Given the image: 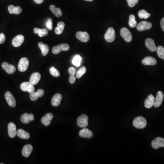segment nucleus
Here are the masks:
<instances>
[{
  "instance_id": "1",
  "label": "nucleus",
  "mask_w": 164,
  "mask_h": 164,
  "mask_svg": "<svg viewBox=\"0 0 164 164\" xmlns=\"http://www.w3.org/2000/svg\"><path fill=\"white\" fill-rule=\"evenodd\" d=\"M133 125L137 129H144L147 125V121L143 117L139 116L134 119Z\"/></svg>"
},
{
  "instance_id": "2",
  "label": "nucleus",
  "mask_w": 164,
  "mask_h": 164,
  "mask_svg": "<svg viewBox=\"0 0 164 164\" xmlns=\"http://www.w3.org/2000/svg\"><path fill=\"white\" fill-rule=\"evenodd\" d=\"M104 39L108 43H112L115 39V32L112 27H109L104 35Z\"/></svg>"
},
{
  "instance_id": "3",
  "label": "nucleus",
  "mask_w": 164,
  "mask_h": 164,
  "mask_svg": "<svg viewBox=\"0 0 164 164\" xmlns=\"http://www.w3.org/2000/svg\"><path fill=\"white\" fill-rule=\"evenodd\" d=\"M29 65V62L28 59L26 57H23L20 59L18 65V69L19 70L20 72H25L28 69Z\"/></svg>"
},
{
  "instance_id": "4",
  "label": "nucleus",
  "mask_w": 164,
  "mask_h": 164,
  "mask_svg": "<svg viewBox=\"0 0 164 164\" xmlns=\"http://www.w3.org/2000/svg\"><path fill=\"white\" fill-rule=\"evenodd\" d=\"M69 45L66 43H62L53 47L52 49L53 53L55 54H58L61 51H67L69 49Z\"/></svg>"
},
{
  "instance_id": "5",
  "label": "nucleus",
  "mask_w": 164,
  "mask_h": 164,
  "mask_svg": "<svg viewBox=\"0 0 164 164\" xmlns=\"http://www.w3.org/2000/svg\"><path fill=\"white\" fill-rule=\"evenodd\" d=\"M120 33L122 37L124 39L126 42L129 43L132 41V34L129 30V29L125 27H123L121 29Z\"/></svg>"
},
{
  "instance_id": "6",
  "label": "nucleus",
  "mask_w": 164,
  "mask_h": 164,
  "mask_svg": "<svg viewBox=\"0 0 164 164\" xmlns=\"http://www.w3.org/2000/svg\"><path fill=\"white\" fill-rule=\"evenodd\" d=\"M88 117L85 114H82L77 119V125L80 128H86L88 125Z\"/></svg>"
},
{
  "instance_id": "7",
  "label": "nucleus",
  "mask_w": 164,
  "mask_h": 164,
  "mask_svg": "<svg viewBox=\"0 0 164 164\" xmlns=\"http://www.w3.org/2000/svg\"><path fill=\"white\" fill-rule=\"evenodd\" d=\"M5 97L6 102L10 107L13 108L16 106L17 102H16V100L10 92H6L5 95Z\"/></svg>"
},
{
  "instance_id": "8",
  "label": "nucleus",
  "mask_w": 164,
  "mask_h": 164,
  "mask_svg": "<svg viewBox=\"0 0 164 164\" xmlns=\"http://www.w3.org/2000/svg\"><path fill=\"white\" fill-rule=\"evenodd\" d=\"M21 90L24 92H27L29 93H31L34 91L35 88L34 85L30 82H23L21 84L20 86Z\"/></svg>"
},
{
  "instance_id": "9",
  "label": "nucleus",
  "mask_w": 164,
  "mask_h": 164,
  "mask_svg": "<svg viewBox=\"0 0 164 164\" xmlns=\"http://www.w3.org/2000/svg\"><path fill=\"white\" fill-rule=\"evenodd\" d=\"M152 146L155 149H158L160 148L164 147V139L161 137H158L153 140L151 143Z\"/></svg>"
},
{
  "instance_id": "10",
  "label": "nucleus",
  "mask_w": 164,
  "mask_h": 164,
  "mask_svg": "<svg viewBox=\"0 0 164 164\" xmlns=\"http://www.w3.org/2000/svg\"><path fill=\"white\" fill-rule=\"evenodd\" d=\"M152 24L151 22H146V21H143L139 23L137 26V29L139 31H143L144 30H148L151 29L152 27Z\"/></svg>"
},
{
  "instance_id": "11",
  "label": "nucleus",
  "mask_w": 164,
  "mask_h": 164,
  "mask_svg": "<svg viewBox=\"0 0 164 164\" xmlns=\"http://www.w3.org/2000/svg\"><path fill=\"white\" fill-rule=\"evenodd\" d=\"M76 36L78 39L84 43L88 42L90 39L88 33L85 32H78L76 33Z\"/></svg>"
},
{
  "instance_id": "12",
  "label": "nucleus",
  "mask_w": 164,
  "mask_h": 164,
  "mask_svg": "<svg viewBox=\"0 0 164 164\" xmlns=\"http://www.w3.org/2000/svg\"><path fill=\"white\" fill-rule=\"evenodd\" d=\"M8 133L9 137L12 138H13L17 135V127L13 123L11 122L8 124Z\"/></svg>"
},
{
  "instance_id": "13",
  "label": "nucleus",
  "mask_w": 164,
  "mask_h": 164,
  "mask_svg": "<svg viewBox=\"0 0 164 164\" xmlns=\"http://www.w3.org/2000/svg\"><path fill=\"white\" fill-rule=\"evenodd\" d=\"M1 67L2 69L5 70L7 74H13L16 70V68L15 66L9 64L6 62H3Z\"/></svg>"
},
{
  "instance_id": "14",
  "label": "nucleus",
  "mask_w": 164,
  "mask_h": 164,
  "mask_svg": "<svg viewBox=\"0 0 164 164\" xmlns=\"http://www.w3.org/2000/svg\"><path fill=\"white\" fill-rule=\"evenodd\" d=\"M24 41V36L22 35H18L14 38L12 42V44L14 47L17 48L21 46V45L23 43Z\"/></svg>"
},
{
  "instance_id": "15",
  "label": "nucleus",
  "mask_w": 164,
  "mask_h": 164,
  "mask_svg": "<svg viewBox=\"0 0 164 164\" xmlns=\"http://www.w3.org/2000/svg\"><path fill=\"white\" fill-rule=\"evenodd\" d=\"M145 44L148 49L152 52H155L156 50V47L154 41L151 39H147L145 41Z\"/></svg>"
},
{
  "instance_id": "16",
  "label": "nucleus",
  "mask_w": 164,
  "mask_h": 164,
  "mask_svg": "<svg viewBox=\"0 0 164 164\" xmlns=\"http://www.w3.org/2000/svg\"><path fill=\"white\" fill-rule=\"evenodd\" d=\"M53 114L50 113L47 114L42 118L41 119V122L45 126H48L50 125L51 121L53 120Z\"/></svg>"
},
{
  "instance_id": "17",
  "label": "nucleus",
  "mask_w": 164,
  "mask_h": 164,
  "mask_svg": "<svg viewBox=\"0 0 164 164\" xmlns=\"http://www.w3.org/2000/svg\"><path fill=\"white\" fill-rule=\"evenodd\" d=\"M79 135L82 138H91L93 136L92 132L87 128H83L79 131Z\"/></svg>"
},
{
  "instance_id": "18",
  "label": "nucleus",
  "mask_w": 164,
  "mask_h": 164,
  "mask_svg": "<svg viewBox=\"0 0 164 164\" xmlns=\"http://www.w3.org/2000/svg\"><path fill=\"white\" fill-rule=\"evenodd\" d=\"M163 99H164V95H163V93L161 91L158 92L156 95V100H155L154 107L155 108H158V107H160L163 102Z\"/></svg>"
},
{
  "instance_id": "19",
  "label": "nucleus",
  "mask_w": 164,
  "mask_h": 164,
  "mask_svg": "<svg viewBox=\"0 0 164 164\" xmlns=\"http://www.w3.org/2000/svg\"><path fill=\"white\" fill-rule=\"evenodd\" d=\"M33 150V147L30 144H26L22 150V154L25 157H29Z\"/></svg>"
},
{
  "instance_id": "20",
  "label": "nucleus",
  "mask_w": 164,
  "mask_h": 164,
  "mask_svg": "<svg viewBox=\"0 0 164 164\" xmlns=\"http://www.w3.org/2000/svg\"><path fill=\"white\" fill-rule=\"evenodd\" d=\"M62 100V96L61 94H56L52 98L51 104L53 106L57 107L60 105Z\"/></svg>"
},
{
  "instance_id": "21",
  "label": "nucleus",
  "mask_w": 164,
  "mask_h": 164,
  "mask_svg": "<svg viewBox=\"0 0 164 164\" xmlns=\"http://www.w3.org/2000/svg\"><path fill=\"white\" fill-rule=\"evenodd\" d=\"M41 74L38 72L34 73L32 74L31 76L29 82L33 84V85H35L38 84L39 81L41 79Z\"/></svg>"
},
{
  "instance_id": "22",
  "label": "nucleus",
  "mask_w": 164,
  "mask_h": 164,
  "mask_svg": "<svg viewBox=\"0 0 164 164\" xmlns=\"http://www.w3.org/2000/svg\"><path fill=\"white\" fill-rule=\"evenodd\" d=\"M155 99L154 96L150 95L148 97L144 102V106L147 109H150L154 106L155 104Z\"/></svg>"
},
{
  "instance_id": "23",
  "label": "nucleus",
  "mask_w": 164,
  "mask_h": 164,
  "mask_svg": "<svg viewBox=\"0 0 164 164\" xmlns=\"http://www.w3.org/2000/svg\"><path fill=\"white\" fill-rule=\"evenodd\" d=\"M142 62L144 65H155L157 63V61L154 57H146L142 61Z\"/></svg>"
},
{
  "instance_id": "24",
  "label": "nucleus",
  "mask_w": 164,
  "mask_h": 164,
  "mask_svg": "<svg viewBox=\"0 0 164 164\" xmlns=\"http://www.w3.org/2000/svg\"><path fill=\"white\" fill-rule=\"evenodd\" d=\"M8 10L10 13L16 15L19 14L22 12V9L20 6H18L16 7L13 5H10L8 7Z\"/></svg>"
},
{
  "instance_id": "25",
  "label": "nucleus",
  "mask_w": 164,
  "mask_h": 164,
  "mask_svg": "<svg viewBox=\"0 0 164 164\" xmlns=\"http://www.w3.org/2000/svg\"><path fill=\"white\" fill-rule=\"evenodd\" d=\"M39 47L40 49L42 51V55L43 56H46V55L48 54L49 51V46L48 45L43 44V42H40L39 43Z\"/></svg>"
},
{
  "instance_id": "26",
  "label": "nucleus",
  "mask_w": 164,
  "mask_h": 164,
  "mask_svg": "<svg viewBox=\"0 0 164 164\" xmlns=\"http://www.w3.org/2000/svg\"><path fill=\"white\" fill-rule=\"evenodd\" d=\"M17 135L22 139H27L30 138V135L28 132L22 129H19L17 130Z\"/></svg>"
},
{
  "instance_id": "27",
  "label": "nucleus",
  "mask_w": 164,
  "mask_h": 164,
  "mask_svg": "<svg viewBox=\"0 0 164 164\" xmlns=\"http://www.w3.org/2000/svg\"><path fill=\"white\" fill-rule=\"evenodd\" d=\"M49 9L52 11L53 14L57 17H60L62 15V12L59 8H56V6L53 5L50 6Z\"/></svg>"
},
{
  "instance_id": "28",
  "label": "nucleus",
  "mask_w": 164,
  "mask_h": 164,
  "mask_svg": "<svg viewBox=\"0 0 164 164\" xmlns=\"http://www.w3.org/2000/svg\"><path fill=\"white\" fill-rule=\"evenodd\" d=\"M65 24L63 22H59L57 24V27L55 29V32L57 35H60L63 32L64 29Z\"/></svg>"
},
{
  "instance_id": "29",
  "label": "nucleus",
  "mask_w": 164,
  "mask_h": 164,
  "mask_svg": "<svg viewBox=\"0 0 164 164\" xmlns=\"http://www.w3.org/2000/svg\"><path fill=\"white\" fill-rule=\"evenodd\" d=\"M34 32L35 34H38L41 38L46 36L48 34V30L46 29H40L39 28H35L34 29Z\"/></svg>"
},
{
  "instance_id": "30",
  "label": "nucleus",
  "mask_w": 164,
  "mask_h": 164,
  "mask_svg": "<svg viewBox=\"0 0 164 164\" xmlns=\"http://www.w3.org/2000/svg\"><path fill=\"white\" fill-rule=\"evenodd\" d=\"M82 58L80 55H77L74 57L72 60V63L75 66L79 67L81 65Z\"/></svg>"
},
{
  "instance_id": "31",
  "label": "nucleus",
  "mask_w": 164,
  "mask_h": 164,
  "mask_svg": "<svg viewBox=\"0 0 164 164\" xmlns=\"http://www.w3.org/2000/svg\"><path fill=\"white\" fill-rule=\"evenodd\" d=\"M138 16L141 19H142V18L147 19L149 18H150V16H151V14L148 13L144 10H141L139 12Z\"/></svg>"
},
{
  "instance_id": "32",
  "label": "nucleus",
  "mask_w": 164,
  "mask_h": 164,
  "mask_svg": "<svg viewBox=\"0 0 164 164\" xmlns=\"http://www.w3.org/2000/svg\"><path fill=\"white\" fill-rule=\"evenodd\" d=\"M129 25L130 27H135L137 25V22L135 20V18L134 15L131 14L129 18Z\"/></svg>"
},
{
  "instance_id": "33",
  "label": "nucleus",
  "mask_w": 164,
  "mask_h": 164,
  "mask_svg": "<svg viewBox=\"0 0 164 164\" xmlns=\"http://www.w3.org/2000/svg\"><path fill=\"white\" fill-rule=\"evenodd\" d=\"M21 121L24 124H27L31 122L29 116V114L25 113L22 114L21 117Z\"/></svg>"
},
{
  "instance_id": "34",
  "label": "nucleus",
  "mask_w": 164,
  "mask_h": 164,
  "mask_svg": "<svg viewBox=\"0 0 164 164\" xmlns=\"http://www.w3.org/2000/svg\"><path fill=\"white\" fill-rule=\"evenodd\" d=\"M157 55L160 58L164 60V48L162 46H159L156 48Z\"/></svg>"
},
{
  "instance_id": "35",
  "label": "nucleus",
  "mask_w": 164,
  "mask_h": 164,
  "mask_svg": "<svg viewBox=\"0 0 164 164\" xmlns=\"http://www.w3.org/2000/svg\"><path fill=\"white\" fill-rule=\"evenodd\" d=\"M86 72V68L85 67H82L76 73V77L78 78H80Z\"/></svg>"
},
{
  "instance_id": "36",
  "label": "nucleus",
  "mask_w": 164,
  "mask_h": 164,
  "mask_svg": "<svg viewBox=\"0 0 164 164\" xmlns=\"http://www.w3.org/2000/svg\"><path fill=\"white\" fill-rule=\"evenodd\" d=\"M50 73L53 76L55 77H58L60 75L59 71L54 67H52L50 68Z\"/></svg>"
},
{
  "instance_id": "37",
  "label": "nucleus",
  "mask_w": 164,
  "mask_h": 164,
  "mask_svg": "<svg viewBox=\"0 0 164 164\" xmlns=\"http://www.w3.org/2000/svg\"><path fill=\"white\" fill-rule=\"evenodd\" d=\"M39 98H40L39 95H38L37 92L33 91L30 93V99H31L32 101H36V100H38Z\"/></svg>"
},
{
  "instance_id": "38",
  "label": "nucleus",
  "mask_w": 164,
  "mask_h": 164,
  "mask_svg": "<svg viewBox=\"0 0 164 164\" xmlns=\"http://www.w3.org/2000/svg\"><path fill=\"white\" fill-rule=\"evenodd\" d=\"M46 27L49 30H52L53 29V22H52V19H51V18L48 19L47 23H46Z\"/></svg>"
},
{
  "instance_id": "39",
  "label": "nucleus",
  "mask_w": 164,
  "mask_h": 164,
  "mask_svg": "<svg viewBox=\"0 0 164 164\" xmlns=\"http://www.w3.org/2000/svg\"><path fill=\"white\" fill-rule=\"evenodd\" d=\"M130 7H134L138 2L139 0H126Z\"/></svg>"
},
{
  "instance_id": "40",
  "label": "nucleus",
  "mask_w": 164,
  "mask_h": 164,
  "mask_svg": "<svg viewBox=\"0 0 164 164\" xmlns=\"http://www.w3.org/2000/svg\"><path fill=\"white\" fill-rule=\"evenodd\" d=\"M69 73L71 75H74L76 74V69L73 67H70L69 69Z\"/></svg>"
},
{
  "instance_id": "41",
  "label": "nucleus",
  "mask_w": 164,
  "mask_h": 164,
  "mask_svg": "<svg viewBox=\"0 0 164 164\" xmlns=\"http://www.w3.org/2000/svg\"><path fill=\"white\" fill-rule=\"evenodd\" d=\"M6 36L2 33H0V44L3 43L5 42Z\"/></svg>"
},
{
  "instance_id": "42",
  "label": "nucleus",
  "mask_w": 164,
  "mask_h": 164,
  "mask_svg": "<svg viewBox=\"0 0 164 164\" xmlns=\"http://www.w3.org/2000/svg\"><path fill=\"white\" fill-rule=\"evenodd\" d=\"M76 80V77L74 75H70L69 77V82L71 84H74Z\"/></svg>"
},
{
  "instance_id": "43",
  "label": "nucleus",
  "mask_w": 164,
  "mask_h": 164,
  "mask_svg": "<svg viewBox=\"0 0 164 164\" xmlns=\"http://www.w3.org/2000/svg\"><path fill=\"white\" fill-rule=\"evenodd\" d=\"M37 93H38V95H39V96L40 98V97H42L44 95V91L42 89H39L38 90V91H36Z\"/></svg>"
},
{
  "instance_id": "44",
  "label": "nucleus",
  "mask_w": 164,
  "mask_h": 164,
  "mask_svg": "<svg viewBox=\"0 0 164 164\" xmlns=\"http://www.w3.org/2000/svg\"><path fill=\"white\" fill-rule=\"evenodd\" d=\"M160 26H161V28L164 32V18H163L161 19V22H160Z\"/></svg>"
},
{
  "instance_id": "45",
  "label": "nucleus",
  "mask_w": 164,
  "mask_h": 164,
  "mask_svg": "<svg viewBox=\"0 0 164 164\" xmlns=\"http://www.w3.org/2000/svg\"><path fill=\"white\" fill-rule=\"evenodd\" d=\"M33 1L36 3L38 4H40L41 3H43L44 1V0H33Z\"/></svg>"
},
{
  "instance_id": "46",
  "label": "nucleus",
  "mask_w": 164,
  "mask_h": 164,
  "mask_svg": "<svg viewBox=\"0 0 164 164\" xmlns=\"http://www.w3.org/2000/svg\"><path fill=\"white\" fill-rule=\"evenodd\" d=\"M85 1H94V0H85Z\"/></svg>"
}]
</instances>
